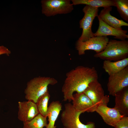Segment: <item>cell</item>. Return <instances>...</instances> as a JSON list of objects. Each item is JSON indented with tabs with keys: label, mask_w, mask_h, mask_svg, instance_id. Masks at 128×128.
<instances>
[{
	"label": "cell",
	"mask_w": 128,
	"mask_h": 128,
	"mask_svg": "<svg viewBox=\"0 0 128 128\" xmlns=\"http://www.w3.org/2000/svg\"><path fill=\"white\" fill-rule=\"evenodd\" d=\"M107 87L109 94L113 96L118 91L128 87V66L119 72L109 76Z\"/></svg>",
	"instance_id": "8"
},
{
	"label": "cell",
	"mask_w": 128,
	"mask_h": 128,
	"mask_svg": "<svg viewBox=\"0 0 128 128\" xmlns=\"http://www.w3.org/2000/svg\"><path fill=\"white\" fill-rule=\"evenodd\" d=\"M98 76L95 68L79 66L66 74L62 87L64 101L72 100L73 93L83 92L91 82L98 80Z\"/></svg>",
	"instance_id": "1"
},
{
	"label": "cell",
	"mask_w": 128,
	"mask_h": 128,
	"mask_svg": "<svg viewBox=\"0 0 128 128\" xmlns=\"http://www.w3.org/2000/svg\"><path fill=\"white\" fill-rule=\"evenodd\" d=\"M117 11L121 17L128 21V0H113Z\"/></svg>",
	"instance_id": "21"
},
{
	"label": "cell",
	"mask_w": 128,
	"mask_h": 128,
	"mask_svg": "<svg viewBox=\"0 0 128 128\" xmlns=\"http://www.w3.org/2000/svg\"><path fill=\"white\" fill-rule=\"evenodd\" d=\"M39 114L30 121L23 122V128H43L47 124L46 118Z\"/></svg>",
	"instance_id": "19"
},
{
	"label": "cell",
	"mask_w": 128,
	"mask_h": 128,
	"mask_svg": "<svg viewBox=\"0 0 128 128\" xmlns=\"http://www.w3.org/2000/svg\"><path fill=\"white\" fill-rule=\"evenodd\" d=\"M114 108L123 116H128V87L118 92L114 96Z\"/></svg>",
	"instance_id": "15"
},
{
	"label": "cell",
	"mask_w": 128,
	"mask_h": 128,
	"mask_svg": "<svg viewBox=\"0 0 128 128\" xmlns=\"http://www.w3.org/2000/svg\"><path fill=\"white\" fill-rule=\"evenodd\" d=\"M98 8L88 5H86L84 7L82 11L84 15L79 22L80 28L82 29V32L78 41H84L94 37L91 27L94 19L98 16Z\"/></svg>",
	"instance_id": "6"
},
{
	"label": "cell",
	"mask_w": 128,
	"mask_h": 128,
	"mask_svg": "<svg viewBox=\"0 0 128 128\" xmlns=\"http://www.w3.org/2000/svg\"><path fill=\"white\" fill-rule=\"evenodd\" d=\"M128 66V57L118 61L104 60L103 68L109 76L116 73Z\"/></svg>",
	"instance_id": "16"
},
{
	"label": "cell",
	"mask_w": 128,
	"mask_h": 128,
	"mask_svg": "<svg viewBox=\"0 0 128 128\" xmlns=\"http://www.w3.org/2000/svg\"><path fill=\"white\" fill-rule=\"evenodd\" d=\"M72 105L77 110L83 113L95 111L96 107L88 97L83 92L73 94Z\"/></svg>",
	"instance_id": "13"
},
{
	"label": "cell",
	"mask_w": 128,
	"mask_h": 128,
	"mask_svg": "<svg viewBox=\"0 0 128 128\" xmlns=\"http://www.w3.org/2000/svg\"><path fill=\"white\" fill-rule=\"evenodd\" d=\"M83 92L90 99L96 109L101 104L107 105L109 102V97L105 95L101 85L98 80L91 82Z\"/></svg>",
	"instance_id": "9"
},
{
	"label": "cell",
	"mask_w": 128,
	"mask_h": 128,
	"mask_svg": "<svg viewBox=\"0 0 128 128\" xmlns=\"http://www.w3.org/2000/svg\"><path fill=\"white\" fill-rule=\"evenodd\" d=\"M62 106L59 101H53L50 104L48 107L47 117L49 123L46 128H55V122L58 117L60 111L62 110Z\"/></svg>",
	"instance_id": "17"
},
{
	"label": "cell",
	"mask_w": 128,
	"mask_h": 128,
	"mask_svg": "<svg viewBox=\"0 0 128 128\" xmlns=\"http://www.w3.org/2000/svg\"><path fill=\"white\" fill-rule=\"evenodd\" d=\"M94 57L104 60L116 61L128 58V41L111 39L104 50Z\"/></svg>",
	"instance_id": "3"
},
{
	"label": "cell",
	"mask_w": 128,
	"mask_h": 128,
	"mask_svg": "<svg viewBox=\"0 0 128 128\" xmlns=\"http://www.w3.org/2000/svg\"><path fill=\"white\" fill-rule=\"evenodd\" d=\"M58 82L54 78L39 76L28 82L24 91L25 99L36 103L39 98L48 91V86L54 85Z\"/></svg>",
	"instance_id": "2"
},
{
	"label": "cell",
	"mask_w": 128,
	"mask_h": 128,
	"mask_svg": "<svg viewBox=\"0 0 128 128\" xmlns=\"http://www.w3.org/2000/svg\"><path fill=\"white\" fill-rule=\"evenodd\" d=\"M64 110L61 115V120L64 128H95V123L90 122L87 124L80 121L79 116L82 111H78L69 103L64 105Z\"/></svg>",
	"instance_id": "4"
},
{
	"label": "cell",
	"mask_w": 128,
	"mask_h": 128,
	"mask_svg": "<svg viewBox=\"0 0 128 128\" xmlns=\"http://www.w3.org/2000/svg\"><path fill=\"white\" fill-rule=\"evenodd\" d=\"M95 111L100 115L106 124L113 127L123 116L114 107L110 108L104 104L97 106Z\"/></svg>",
	"instance_id": "12"
},
{
	"label": "cell",
	"mask_w": 128,
	"mask_h": 128,
	"mask_svg": "<svg viewBox=\"0 0 128 128\" xmlns=\"http://www.w3.org/2000/svg\"><path fill=\"white\" fill-rule=\"evenodd\" d=\"M11 52L6 47L3 46H0V55L3 54H6L9 55Z\"/></svg>",
	"instance_id": "23"
},
{
	"label": "cell",
	"mask_w": 128,
	"mask_h": 128,
	"mask_svg": "<svg viewBox=\"0 0 128 128\" xmlns=\"http://www.w3.org/2000/svg\"><path fill=\"white\" fill-rule=\"evenodd\" d=\"M114 127V128H128V117L123 116Z\"/></svg>",
	"instance_id": "22"
},
{
	"label": "cell",
	"mask_w": 128,
	"mask_h": 128,
	"mask_svg": "<svg viewBox=\"0 0 128 128\" xmlns=\"http://www.w3.org/2000/svg\"><path fill=\"white\" fill-rule=\"evenodd\" d=\"M97 17L99 22V26L97 31L94 33V37L112 36H114L115 39L120 40H124L128 38L127 30H120L111 27Z\"/></svg>",
	"instance_id": "10"
},
{
	"label": "cell",
	"mask_w": 128,
	"mask_h": 128,
	"mask_svg": "<svg viewBox=\"0 0 128 128\" xmlns=\"http://www.w3.org/2000/svg\"><path fill=\"white\" fill-rule=\"evenodd\" d=\"M18 118L23 122L31 120L39 114L36 103L32 101H19Z\"/></svg>",
	"instance_id": "11"
},
{
	"label": "cell",
	"mask_w": 128,
	"mask_h": 128,
	"mask_svg": "<svg viewBox=\"0 0 128 128\" xmlns=\"http://www.w3.org/2000/svg\"><path fill=\"white\" fill-rule=\"evenodd\" d=\"M50 97L48 91L39 98L36 103L39 114L44 117H47L48 103Z\"/></svg>",
	"instance_id": "20"
},
{
	"label": "cell",
	"mask_w": 128,
	"mask_h": 128,
	"mask_svg": "<svg viewBox=\"0 0 128 128\" xmlns=\"http://www.w3.org/2000/svg\"><path fill=\"white\" fill-rule=\"evenodd\" d=\"M73 5L84 4L93 7L104 8L114 6L115 5L113 0H72Z\"/></svg>",
	"instance_id": "18"
},
{
	"label": "cell",
	"mask_w": 128,
	"mask_h": 128,
	"mask_svg": "<svg viewBox=\"0 0 128 128\" xmlns=\"http://www.w3.org/2000/svg\"><path fill=\"white\" fill-rule=\"evenodd\" d=\"M109 40L107 36L94 37L84 41L77 40L75 48L79 55H84L85 51L88 50H93L99 53L104 50Z\"/></svg>",
	"instance_id": "7"
},
{
	"label": "cell",
	"mask_w": 128,
	"mask_h": 128,
	"mask_svg": "<svg viewBox=\"0 0 128 128\" xmlns=\"http://www.w3.org/2000/svg\"><path fill=\"white\" fill-rule=\"evenodd\" d=\"M112 9V7L104 8L97 17L108 25L116 29L122 30V26H128V23L111 15L110 12Z\"/></svg>",
	"instance_id": "14"
},
{
	"label": "cell",
	"mask_w": 128,
	"mask_h": 128,
	"mask_svg": "<svg viewBox=\"0 0 128 128\" xmlns=\"http://www.w3.org/2000/svg\"><path fill=\"white\" fill-rule=\"evenodd\" d=\"M41 3L42 13L47 17L69 13L73 9L70 0H43Z\"/></svg>",
	"instance_id": "5"
}]
</instances>
